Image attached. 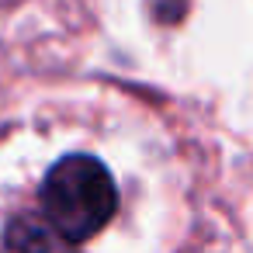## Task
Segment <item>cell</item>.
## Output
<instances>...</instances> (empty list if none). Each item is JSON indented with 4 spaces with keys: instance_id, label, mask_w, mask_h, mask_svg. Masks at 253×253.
I'll list each match as a JSON object with an SVG mask.
<instances>
[{
    "instance_id": "obj_2",
    "label": "cell",
    "mask_w": 253,
    "mask_h": 253,
    "mask_svg": "<svg viewBox=\"0 0 253 253\" xmlns=\"http://www.w3.org/2000/svg\"><path fill=\"white\" fill-rule=\"evenodd\" d=\"M0 253H77V239H70L45 215H21L7 222L0 236Z\"/></svg>"
},
{
    "instance_id": "obj_1",
    "label": "cell",
    "mask_w": 253,
    "mask_h": 253,
    "mask_svg": "<svg viewBox=\"0 0 253 253\" xmlns=\"http://www.w3.org/2000/svg\"><path fill=\"white\" fill-rule=\"evenodd\" d=\"M42 215L52 218L70 239L97 236L118 211V187L111 170L87 153L63 156L39 187Z\"/></svg>"
}]
</instances>
